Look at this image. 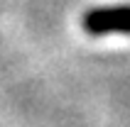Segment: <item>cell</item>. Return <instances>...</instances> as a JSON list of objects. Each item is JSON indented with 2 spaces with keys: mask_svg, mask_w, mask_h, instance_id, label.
I'll return each mask as SVG.
<instances>
[{
  "mask_svg": "<svg viewBox=\"0 0 130 127\" xmlns=\"http://www.w3.org/2000/svg\"><path fill=\"white\" fill-rule=\"evenodd\" d=\"M84 29L93 37L130 34V5L93 7L84 15Z\"/></svg>",
  "mask_w": 130,
  "mask_h": 127,
  "instance_id": "obj_1",
  "label": "cell"
}]
</instances>
